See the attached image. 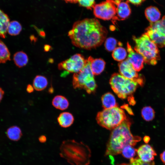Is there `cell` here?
I'll return each instance as SVG.
<instances>
[{
  "label": "cell",
  "instance_id": "obj_22",
  "mask_svg": "<svg viewBox=\"0 0 165 165\" xmlns=\"http://www.w3.org/2000/svg\"><path fill=\"white\" fill-rule=\"evenodd\" d=\"M48 82L46 78L41 75H37L33 81V86L37 91H40L45 89L47 85Z\"/></svg>",
  "mask_w": 165,
  "mask_h": 165
},
{
  "label": "cell",
  "instance_id": "obj_36",
  "mask_svg": "<svg viewBox=\"0 0 165 165\" xmlns=\"http://www.w3.org/2000/svg\"><path fill=\"white\" fill-rule=\"evenodd\" d=\"M67 2L76 3L78 2V0H63Z\"/></svg>",
  "mask_w": 165,
  "mask_h": 165
},
{
  "label": "cell",
  "instance_id": "obj_2",
  "mask_svg": "<svg viewBox=\"0 0 165 165\" xmlns=\"http://www.w3.org/2000/svg\"><path fill=\"white\" fill-rule=\"evenodd\" d=\"M131 123L130 119L127 118L121 124L112 130L107 145L105 156L120 154L126 146H134L141 140L140 137L134 136L131 133Z\"/></svg>",
  "mask_w": 165,
  "mask_h": 165
},
{
  "label": "cell",
  "instance_id": "obj_32",
  "mask_svg": "<svg viewBox=\"0 0 165 165\" xmlns=\"http://www.w3.org/2000/svg\"><path fill=\"white\" fill-rule=\"evenodd\" d=\"M34 89L33 86L30 84H28L27 86L26 90L28 93H31L33 91Z\"/></svg>",
  "mask_w": 165,
  "mask_h": 165
},
{
  "label": "cell",
  "instance_id": "obj_20",
  "mask_svg": "<svg viewBox=\"0 0 165 165\" xmlns=\"http://www.w3.org/2000/svg\"><path fill=\"white\" fill-rule=\"evenodd\" d=\"M13 60L16 65L19 68L25 66L28 63V58L27 54L21 51L16 52L13 55Z\"/></svg>",
  "mask_w": 165,
  "mask_h": 165
},
{
  "label": "cell",
  "instance_id": "obj_28",
  "mask_svg": "<svg viewBox=\"0 0 165 165\" xmlns=\"http://www.w3.org/2000/svg\"><path fill=\"white\" fill-rule=\"evenodd\" d=\"M137 152V149L130 145H128L125 146L123 149L122 154L125 158L128 159H131L135 155Z\"/></svg>",
  "mask_w": 165,
  "mask_h": 165
},
{
  "label": "cell",
  "instance_id": "obj_21",
  "mask_svg": "<svg viewBox=\"0 0 165 165\" xmlns=\"http://www.w3.org/2000/svg\"><path fill=\"white\" fill-rule=\"evenodd\" d=\"M7 136L10 140L17 141L19 140L22 134L21 130L17 126H12L8 128L6 132Z\"/></svg>",
  "mask_w": 165,
  "mask_h": 165
},
{
  "label": "cell",
  "instance_id": "obj_8",
  "mask_svg": "<svg viewBox=\"0 0 165 165\" xmlns=\"http://www.w3.org/2000/svg\"><path fill=\"white\" fill-rule=\"evenodd\" d=\"M86 61L87 59H85L81 54H75L59 63L58 65V68L70 73H78L83 68Z\"/></svg>",
  "mask_w": 165,
  "mask_h": 165
},
{
  "label": "cell",
  "instance_id": "obj_39",
  "mask_svg": "<svg viewBox=\"0 0 165 165\" xmlns=\"http://www.w3.org/2000/svg\"><path fill=\"white\" fill-rule=\"evenodd\" d=\"M144 140L145 142H148L149 141L150 138L148 136H145L144 138Z\"/></svg>",
  "mask_w": 165,
  "mask_h": 165
},
{
  "label": "cell",
  "instance_id": "obj_31",
  "mask_svg": "<svg viewBox=\"0 0 165 165\" xmlns=\"http://www.w3.org/2000/svg\"><path fill=\"white\" fill-rule=\"evenodd\" d=\"M145 0H127V1L131 4L139 6L141 5Z\"/></svg>",
  "mask_w": 165,
  "mask_h": 165
},
{
  "label": "cell",
  "instance_id": "obj_19",
  "mask_svg": "<svg viewBox=\"0 0 165 165\" xmlns=\"http://www.w3.org/2000/svg\"><path fill=\"white\" fill-rule=\"evenodd\" d=\"M52 104L55 108L61 110L67 109L69 105L68 99L64 97L61 95L56 96L53 98Z\"/></svg>",
  "mask_w": 165,
  "mask_h": 165
},
{
  "label": "cell",
  "instance_id": "obj_5",
  "mask_svg": "<svg viewBox=\"0 0 165 165\" xmlns=\"http://www.w3.org/2000/svg\"><path fill=\"white\" fill-rule=\"evenodd\" d=\"M122 109L116 106L108 109H104L97 115V123L101 127L112 130L121 124L127 118Z\"/></svg>",
  "mask_w": 165,
  "mask_h": 165
},
{
  "label": "cell",
  "instance_id": "obj_11",
  "mask_svg": "<svg viewBox=\"0 0 165 165\" xmlns=\"http://www.w3.org/2000/svg\"><path fill=\"white\" fill-rule=\"evenodd\" d=\"M116 6V14L113 20H123L128 18L131 13L129 2L124 0H114Z\"/></svg>",
  "mask_w": 165,
  "mask_h": 165
},
{
  "label": "cell",
  "instance_id": "obj_7",
  "mask_svg": "<svg viewBox=\"0 0 165 165\" xmlns=\"http://www.w3.org/2000/svg\"><path fill=\"white\" fill-rule=\"evenodd\" d=\"M93 10L96 18L104 20H112L116 15V6L114 0H105L95 4Z\"/></svg>",
  "mask_w": 165,
  "mask_h": 165
},
{
  "label": "cell",
  "instance_id": "obj_37",
  "mask_svg": "<svg viewBox=\"0 0 165 165\" xmlns=\"http://www.w3.org/2000/svg\"><path fill=\"white\" fill-rule=\"evenodd\" d=\"M118 165H143L140 163H137L134 164V165L132 164L131 163H122L119 164H118Z\"/></svg>",
  "mask_w": 165,
  "mask_h": 165
},
{
  "label": "cell",
  "instance_id": "obj_38",
  "mask_svg": "<svg viewBox=\"0 0 165 165\" xmlns=\"http://www.w3.org/2000/svg\"><path fill=\"white\" fill-rule=\"evenodd\" d=\"M50 49V46L49 45H46L44 47V50L46 51H49Z\"/></svg>",
  "mask_w": 165,
  "mask_h": 165
},
{
  "label": "cell",
  "instance_id": "obj_23",
  "mask_svg": "<svg viewBox=\"0 0 165 165\" xmlns=\"http://www.w3.org/2000/svg\"><path fill=\"white\" fill-rule=\"evenodd\" d=\"M10 54L7 47L0 39V63H4L10 60Z\"/></svg>",
  "mask_w": 165,
  "mask_h": 165
},
{
  "label": "cell",
  "instance_id": "obj_3",
  "mask_svg": "<svg viewBox=\"0 0 165 165\" xmlns=\"http://www.w3.org/2000/svg\"><path fill=\"white\" fill-rule=\"evenodd\" d=\"M109 83L112 89L119 97L127 98L130 104H135V102L132 94L138 86L137 82L126 78L120 74L114 73L111 76Z\"/></svg>",
  "mask_w": 165,
  "mask_h": 165
},
{
  "label": "cell",
  "instance_id": "obj_9",
  "mask_svg": "<svg viewBox=\"0 0 165 165\" xmlns=\"http://www.w3.org/2000/svg\"><path fill=\"white\" fill-rule=\"evenodd\" d=\"M119 74L126 78L134 80L142 86L143 79L139 75L131 64L127 59L118 64Z\"/></svg>",
  "mask_w": 165,
  "mask_h": 165
},
{
  "label": "cell",
  "instance_id": "obj_12",
  "mask_svg": "<svg viewBox=\"0 0 165 165\" xmlns=\"http://www.w3.org/2000/svg\"><path fill=\"white\" fill-rule=\"evenodd\" d=\"M137 152L139 158L145 163L151 162L153 160L156 155L155 150L148 144L143 145L137 149Z\"/></svg>",
  "mask_w": 165,
  "mask_h": 165
},
{
  "label": "cell",
  "instance_id": "obj_24",
  "mask_svg": "<svg viewBox=\"0 0 165 165\" xmlns=\"http://www.w3.org/2000/svg\"><path fill=\"white\" fill-rule=\"evenodd\" d=\"M127 54L126 50L121 46H119L116 47L112 51V56L114 60L121 62L126 58Z\"/></svg>",
  "mask_w": 165,
  "mask_h": 165
},
{
  "label": "cell",
  "instance_id": "obj_6",
  "mask_svg": "<svg viewBox=\"0 0 165 165\" xmlns=\"http://www.w3.org/2000/svg\"><path fill=\"white\" fill-rule=\"evenodd\" d=\"M72 84L75 89H85L89 94L94 92L97 87L94 75L91 70L90 61L88 58L82 69L79 72L74 73Z\"/></svg>",
  "mask_w": 165,
  "mask_h": 165
},
{
  "label": "cell",
  "instance_id": "obj_1",
  "mask_svg": "<svg viewBox=\"0 0 165 165\" xmlns=\"http://www.w3.org/2000/svg\"><path fill=\"white\" fill-rule=\"evenodd\" d=\"M108 31L95 18H86L75 22L68 32L72 44L91 50L101 46L106 39Z\"/></svg>",
  "mask_w": 165,
  "mask_h": 165
},
{
  "label": "cell",
  "instance_id": "obj_27",
  "mask_svg": "<svg viewBox=\"0 0 165 165\" xmlns=\"http://www.w3.org/2000/svg\"><path fill=\"white\" fill-rule=\"evenodd\" d=\"M141 116L146 121L152 120L154 118L155 112L153 109L150 106L143 107L141 110Z\"/></svg>",
  "mask_w": 165,
  "mask_h": 165
},
{
  "label": "cell",
  "instance_id": "obj_26",
  "mask_svg": "<svg viewBox=\"0 0 165 165\" xmlns=\"http://www.w3.org/2000/svg\"><path fill=\"white\" fill-rule=\"evenodd\" d=\"M148 27L165 35V16L161 20L155 23H150Z\"/></svg>",
  "mask_w": 165,
  "mask_h": 165
},
{
  "label": "cell",
  "instance_id": "obj_35",
  "mask_svg": "<svg viewBox=\"0 0 165 165\" xmlns=\"http://www.w3.org/2000/svg\"><path fill=\"white\" fill-rule=\"evenodd\" d=\"M4 94V91L1 87H0V102L2 100Z\"/></svg>",
  "mask_w": 165,
  "mask_h": 165
},
{
  "label": "cell",
  "instance_id": "obj_33",
  "mask_svg": "<svg viewBox=\"0 0 165 165\" xmlns=\"http://www.w3.org/2000/svg\"><path fill=\"white\" fill-rule=\"evenodd\" d=\"M39 141L42 143L45 142L46 141V138L44 135H41L38 138Z\"/></svg>",
  "mask_w": 165,
  "mask_h": 165
},
{
  "label": "cell",
  "instance_id": "obj_17",
  "mask_svg": "<svg viewBox=\"0 0 165 165\" xmlns=\"http://www.w3.org/2000/svg\"><path fill=\"white\" fill-rule=\"evenodd\" d=\"M9 21L8 16L0 9V37L6 38Z\"/></svg>",
  "mask_w": 165,
  "mask_h": 165
},
{
  "label": "cell",
  "instance_id": "obj_30",
  "mask_svg": "<svg viewBox=\"0 0 165 165\" xmlns=\"http://www.w3.org/2000/svg\"><path fill=\"white\" fill-rule=\"evenodd\" d=\"M78 2L80 6L89 9H93L95 5V0H78Z\"/></svg>",
  "mask_w": 165,
  "mask_h": 165
},
{
  "label": "cell",
  "instance_id": "obj_10",
  "mask_svg": "<svg viewBox=\"0 0 165 165\" xmlns=\"http://www.w3.org/2000/svg\"><path fill=\"white\" fill-rule=\"evenodd\" d=\"M128 55L127 59L137 72L140 71L143 68L145 62L143 57L134 50L128 42L127 43Z\"/></svg>",
  "mask_w": 165,
  "mask_h": 165
},
{
  "label": "cell",
  "instance_id": "obj_13",
  "mask_svg": "<svg viewBox=\"0 0 165 165\" xmlns=\"http://www.w3.org/2000/svg\"><path fill=\"white\" fill-rule=\"evenodd\" d=\"M145 33L158 47H165V35L148 27Z\"/></svg>",
  "mask_w": 165,
  "mask_h": 165
},
{
  "label": "cell",
  "instance_id": "obj_16",
  "mask_svg": "<svg viewBox=\"0 0 165 165\" xmlns=\"http://www.w3.org/2000/svg\"><path fill=\"white\" fill-rule=\"evenodd\" d=\"M57 120L60 126L62 127L67 128L72 124L74 118L72 115L70 113L64 112L59 115Z\"/></svg>",
  "mask_w": 165,
  "mask_h": 165
},
{
  "label": "cell",
  "instance_id": "obj_14",
  "mask_svg": "<svg viewBox=\"0 0 165 165\" xmlns=\"http://www.w3.org/2000/svg\"><path fill=\"white\" fill-rule=\"evenodd\" d=\"M89 58L90 62L91 70L94 75L100 74L104 70L105 62L101 58L94 59L90 56Z\"/></svg>",
  "mask_w": 165,
  "mask_h": 165
},
{
  "label": "cell",
  "instance_id": "obj_29",
  "mask_svg": "<svg viewBox=\"0 0 165 165\" xmlns=\"http://www.w3.org/2000/svg\"><path fill=\"white\" fill-rule=\"evenodd\" d=\"M104 45L106 50L109 52L113 51L116 47L118 42L114 38L109 37L105 40Z\"/></svg>",
  "mask_w": 165,
  "mask_h": 165
},
{
  "label": "cell",
  "instance_id": "obj_18",
  "mask_svg": "<svg viewBox=\"0 0 165 165\" xmlns=\"http://www.w3.org/2000/svg\"><path fill=\"white\" fill-rule=\"evenodd\" d=\"M101 101L104 109H108L117 106L115 96L109 92L107 93L102 96Z\"/></svg>",
  "mask_w": 165,
  "mask_h": 165
},
{
  "label": "cell",
  "instance_id": "obj_25",
  "mask_svg": "<svg viewBox=\"0 0 165 165\" xmlns=\"http://www.w3.org/2000/svg\"><path fill=\"white\" fill-rule=\"evenodd\" d=\"M22 27L17 21L14 20L10 22L7 29V32L11 35L15 36L19 34Z\"/></svg>",
  "mask_w": 165,
  "mask_h": 165
},
{
  "label": "cell",
  "instance_id": "obj_15",
  "mask_svg": "<svg viewBox=\"0 0 165 165\" xmlns=\"http://www.w3.org/2000/svg\"><path fill=\"white\" fill-rule=\"evenodd\" d=\"M145 16L150 23H155L159 20L161 14L158 9L154 6H149L145 11Z\"/></svg>",
  "mask_w": 165,
  "mask_h": 165
},
{
  "label": "cell",
  "instance_id": "obj_34",
  "mask_svg": "<svg viewBox=\"0 0 165 165\" xmlns=\"http://www.w3.org/2000/svg\"><path fill=\"white\" fill-rule=\"evenodd\" d=\"M160 158L162 162L165 164V150L160 154Z\"/></svg>",
  "mask_w": 165,
  "mask_h": 165
},
{
  "label": "cell",
  "instance_id": "obj_4",
  "mask_svg": "<svg viewBox=\"0 0 165 165\" xmlns=\"http://www.w3.org/2000/svg\"><path fill=\"white\" fill-rule=\"evenodd\" d=\"M132 38L135 44L134 50L143 57L145 62L156 65L160 59L158 47L145 33L138 37L133 36Z\"/></svg>",
  "mask_w": 165,
  "mask_h": 165
}]
</instances>
